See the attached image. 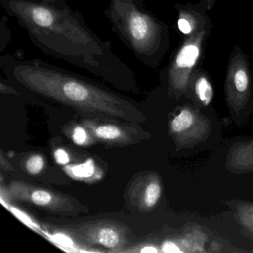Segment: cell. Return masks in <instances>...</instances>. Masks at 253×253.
I'll use <instances>...</instances> for the list:
<instances>
[{"label":"cell","mask_w":253,"mask_h":253,"mask_svg":"<svg viewBox=\"0 0 253 253\" xmlns=\"http://www.w3.org/2000/svg\"><path fill=\"white\" fill-rule=\"evenodd\" d=\"M6 81L22 89L78 112L140 124L145 121L138 106L131 100L73 72L39 59H19L8 54L0 57Z\"/></svg>","instance_id":"7a4b0ae2"},{"label":"cell","mask_w":253,"mask_h":253,"mask_svg":"<svg viewBox=\"0 0 253 253\" xmlns=\"http://www.w3.org/2000/svg\"><path fill=\"white\" fill-rule=\"evenodd\" d=\"M130 204L139 211H146L156 205L161 195V186L155 176L139 175L128 189Z\"/></svg>","instance_id":"ba28073f"},{"label":"cell","mask_w":253,"mask_h":253,"mask_svg":"<svg viewBox=\"0 0 253 253\" xmlns=\"http://www.w3.org/2000/svg\"><path fill=\"white\" fill-rule=\"evenodd\" d=\"M159 250L157 249L155 246L151 244H137L134 247H128V249H125L123 253H158Z\"/></svg>","instance_id":"9a60e30c"},{"label":"cell","mask_w":253,"mask_h":253,"mask_svg":"<svg viewBox=\"0 0 253 253\" xmlns=\"http://www.w3.org/2000/svg\"><path fill=\"white\" fill-rule=\"evenodd\" d=\"M177 12V29L183 38L193 36L204 30H211V20L199 3H178L174 5Z\"/></svg>","instance_id":"9c48e42d"},{"label":"cell","mask_w":253,"mask_h":253,"mask_svg":"<svg viewBox=\"0 0 253 253\" xmlns=\"http://www.w3.org/2000/svg\"><path fill=\"white\" fill-rule=\"evenodd\" d=\"M11 38V31L7 24V20L2 17L0 22V52L5 51Z\"/></svg>","instance_id":"5bb4252c"},{"label":"cell","mask_w":253,"mask_h":253,"mask_svg":"<svg viewBox=\"0 0 253 253\" xmlns=\"http://www.w3.org/2000/svg\"><path fill=\"white\" fill-rule=\"evenodd\" d=\"M70 232L81 242L100 246L110 253H123L128 245L127 229L112 220H94L72 226Z\"/></svg>","instance_id":"8992f818"},{"label":"cell","mask_w":253,"mask_h":253,"mask_svg":"<svg viewBox=\"0 0 253 253\" xmlns=\"http://www.w3.org/2000/svg\"><path fill=\"white\" fill-rule=\"evenodd\" d=\"M161 252L164 253H180L181 250L172 241H166L161 247Z\"/></svg>","instance_id":"2e32d148"},{"label":"cell","mask_w":253,"mask_h":253,"mask_svg":"<svg viewBox=\"0 0 253 253\" xmlns=\"http://www.w3.org/2000/svg\"><path fill=\"white\" fill-rule=\"evenodd\" d=\"M7 192L13 201L29 203L54 214L76 216L88 211L87 207L70 195L22 180L11 181Z\"/></svg>","instance_id":"5b68a950"},{"label":"cell","mask_w":253,"mask_h":253,"mask_svg":"<svg viewBox=\"0 0 253 253\" xmlns=\"http://www.w3.org/2000/svg\"><path fill=\"white\" fill-rule=\"evenodd\" d=\"M71 138L78 146H88L95 140L91 137L88 130L84 126H77L71 131Z\"/></svg>","instance_id":"7c38bea8"},{"label":"cell","mask_w":253,"mask_h":253,"mask_svg":"<svg viewBox=\"0 0 253 253\" xmlns=\"http://www.w3.org/2000/svg\"><path fill=\"white\" fill-rule=\"evenodd\" d=\"M188 87L193 90L198 100L205 106H209L214 96V89L210 76L201 66L191 75Z\"/></svg>","instance_id":"30bf717a"},{"label":"cell","mask_w":253,"mask_h":253,"mask_svg":"<svg viewBox=\"0 0 253 253\" xmlns=\"http://www.w3.org/2000/svg\"><path fill=\"white\" fill-rule=\"evenodd\" d=\"M211 30H204L193 36L183 38L161 72V78L169 91L182 94L187 90L191 75L201 66L206 44Z\"/></svg>","instance_id":"277c9868"},{"label":"cell","mask_w":253,"mask_h":253,"mask_svg":"<svg viewBox=\"0 0 253 253\" xmlns=\"http://www.w3.org/2000/svg\"><path fill=\"white\" fill-rule=\"evenodd\" d=\"M0 4L44 54L84 69L118 88H136L134 71L66 0L57 5L26 0H0Z\"/></svg>","instance_id":"6da1fadb"},{"label":"cell","mask_w":253,"mask_h":253,"mask_svg":"<svg viewBox=\"0 0 253 253\" xmlns=\"http://www.w3.org/2000/svg\"><path fill=\"white\" fill-rule=\"evenodd\" d=\"M45 167V159L41 155H32L26 162V169L32 175L40 174Z\"/></svg>","instance_id":"4fadbf2b"},{"label":"cell","mask_w":253,"mask_h":253,"mask_svg":"<svg viewBox=\"0 0 253 253\" xmlns=\"http://www.w3.org/2000/svg\"><path fill=\"white\" fill-rule=\"evenodd\" d=\"M217 0H200L199 4L207 11H210L213 9Z\"/></svg>","instance_id":"d6986e66"},{"label":"cell","mask_w":253,"mask_h":253,"mask_svg":"<svg viewBox=\"0 0 253 253\" xmlns=\"http://www.w3.org/2000/svg\"><path fill=\"white\" fill-rule=\"evenodd\" d=\"M30 2H40V3L50 4V5H57L64 2L65 0H26Z\"/></svg>","instance_id":"ffe728a7"},{"label":"cell","mask_w":253,"mask_h":253,"mask_svg":"<svg viewBox=\"0 0 253 253\" xmlns=\"http://www.w3.org/2000/svg\"><path fill=\"white\" fill-rule=\"evenodd\" d=\"M114 33L141 62L156 69L170 47L167 23L135 3L111 0L104 12Z\"/></svg>","instance_id":"3957f363"},{"label":"cell","mask_w":253,"mask_h":253,"mask_svg":"<svg viewBox=\"0 0 253 253\" xmlns=\"http://www.w3.org/2000/svg\"><path fill=\"white\" fill-rule=\"evenodd\" d=\"M134 123L121 124L100 118H88L81 123L95 141L109 146H129L140 143L143 132Z\"/></svg>","instance_id":"52a82bcc"},{"label":"cell","mask_w":253,"mask_h":253,"mask_svg":"<svg viewBox=\"0 0 253 253\" xmlns=\"http://www.w3.org/2000/svg\"><path fill=\"white\" fill-rule=\"evenodd\" d=\"M54 156H55L56 160H57L59 164H65L69 162V155H68V154L66 153V152H65L64 150L58 149V150L56 151L55 153H54Z\"/></svg>","instance_id":"e0dca14e"},{"label":"cell","mask_w":253,"mask_h":253,"mask_svg":"<svg viewBox=\"0 0 253 253\" xmlns=\"http://www.w3.org/2000/svg\"><path fill=\"white\" fill-rule=\"evenodd\" d=\"M0 167H1L2 169L5 170V171H11L14 170V167H12L11 163L4 156L2 150L1 151V153H0Z\"/></svg>","instance_id":"ac0fdd59"},{"label":"cell","mask_w":253,"mask_h":253,"mask_svg":"<svg viewBox=\"0 0 253 253\" xmlns=\"http://www.w3.org/2000/svg\"><path fill=\"white\" fill-rule=\"evenodd\" d=\"M194 115L189 109H183L171 121V128L173 132L180 133L186 131L192 125Z\"/></svg>","instance_id":"8fae6325"}]
</instances>
